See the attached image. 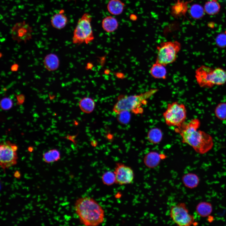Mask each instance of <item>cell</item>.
Masks as SVG:
<instances>
[{"mask_svg":"<svg viewBox=\"0 0 226 226\" xmlns=\"http://www.w3.org/2000/svg\"><path fill=\"white\" fill-rule=\"evenodd\" d=\"M12 100L9 98L5 97L3 98L0 102L1 108L4 110H8L13 106Z\"/></svg>","mask_w":226,"mask_h":226,"instance_id":"cell-30","label":"cell"},{"mask_svg":"<svg viewBox=\"0 0 226 226\" xmlns=\"http://www.w3.org/2000/svg\"><path fill=\"white\" fill-rule=\"evenodd\" d=\"M19 65L18 64L15 63L13 64L10 67V70L13 72H17L19 68Z\"/></svg>","mask_w":226,"mask_h":226,"instance_id":"cell-32","label":"cell"},{"mask_svg":"<svg viewBox=\"0 0 226 226\" xmlns=\"http://www.w3.org/2000/svg\"><path fill=\"white\" fill-rule=\"evenodd\" d=\"M32 28L25 21L17 23L13 26L10 31L12 39L18 43L22 41L26 43L32 39Z\"/></svg>","mask_w":226,"mask_h":226,"instance_id":"cell-9","label":"cell"},{"mask_svg":"<svg viewBox=\"0 0 226 226\" xmlns=\"http://www.w3.org/2000/svg\"><path fill=\"white\" fill-rule=\"evenodd\" d=\"M163 116L168 126L179 127L185 122L187 117L186 109L184 104L174 102L168 104Z\"/></svg>","mask_w":226,"mask_h":226,"instance_id":"cell-5","label":"cell"},{"mask_svg":"<svg viewBox=\"0 0 226 226\" xmlns=\"http://www.w3.org/2000/svg\"><path fill=\"white\" fill-rule=\"evenodd\" d=\"M166 66L155 62L150 68L149 73L154 78L165 79L167 78V71Z\"/></svg>","mask_w":226,"mask_h":226,"instance_id":"cell-13","label":"cell"},{"mask_svg":"<svg viewBox=\"0 0 226 226\" xmlns=\"http://www.w3.org/2000/svg\"><path fill=\"white\" fill-rule=\"evenodd\" d=\"M16 97L18 102L19 103H23L24 100V96L23 94L16 95Z\"/></svg>","mask_w":226,"mask_h":226,"instance_id":"cell-31","label":"cell"},{"mask_svg":"<svg viewBox=\"0 0 226 226\" xmlns=\"http://www.w3.org/2000/svg\"><path fill=\"white\" fill-rule=\"evenodd\" d=\"M200 125L199 120L194 119L175 127L174 131L180 136L183 143L191 147L196 152L204 154L212 149L213 141L210 135L198 130Z\"/></svg>","mask_w":226,"mask_h":226,"instance_id":"cell-1","label":"cell"},{"mask_svg":"<svg viewBox=\"0 0 226 226\" xmlns=\"http://www.w3.org/2000/svg\"><path fill=\"white\" fill-rule=\"evenodd\" d=\"M101 26L105 31L107 33H112L117 29L119 23L116 18L111 16H108L103 19Z\"/></svg>","mask_w":226,"mask_h":226,"instance_id":"cell-14","label":"cell"},{"mask_svg":"<svg viewBox=\"0 0 226 226\" xmlns=\"http://www.w3.org/2000/svg\"><path fill=\"white\" fill-rule=\"evenodd\" d=\"M130 112L127 111H122L117 114L118 121L122 124L128 123L130 119Z\"/></svg>","mask_w":226,"mask_h":226,"instance_id":"cell-28","label":"cell"},{"mask_svg":"<svg viewBox=\"0 0 226 226\" xmlns=\"http://www.w3.org/2000/svg\"><path fill=\"white\" fill-rule=\"evenodd\" d=\"M20 176V174L18 171H16L14 174V176L17 178H19Z\"/></svg>","mask_w":226,"mask_h":226,"instance_id":"cell-33","label":"cell"},{"mask_svg":"<svg viewBox=\"0 0 226 226\" xmlns=\"http://www.w3.org/2000/svg\"><path fill=\"white\" fill-rule=\"evenodd\" d=\"M163 155L156 152H151L145 156L144 163L148 167L154 168L159 164Z\"/></svg>","mask_w":226,"mask_h":226,"instance_id":"cell-17","label":"cell"},{"mask_svg":"<svg viewBox=\"0 0 226 226\" xmlns=\"http://www.w3.org/2000/svg\"><path fill=\"white\" fill-rule=\"evenodd\" d=\"M213 84L214 85H221L226 83V70L220 67L214 69Z\"/></svg>","mask_w":226,"mask_h":226,"instance_id":"cell-20","label":"cell"},{"mask_svg":"<svg viewBox=\"0 0 226 226\" xmlns=\"http://www.w3.org/2000/svg\"><path fill=\"white\" fill-rule=\"evenodd\" d=\"M181 48V45L177 41L161 42L157 47L155 62L166 66L174 62Z\"/></svg>","mask_w":226,"mask_h":226,"instance_id":"cell-6","label":"cell"},{"mask_svg":"<svg viewBox=\"0 0 226 226\" xmlns=\"http://www.w3.org/2000/svg\"><path fill=\"white\" fill-rule=\"evenodd\" d=\"M116 183L125 185L131 183L134 178L133 170L130 167L121 163L116 164L114 171Z\"/></svg>","mask_w":226,"mask_h":226,"instance_id":"cell-10","label":"cell"},{"mask_svg":"<svg viewBox=\"0 0 226 226\" xmlns=\"http://www.w3.org/2000/svg\"><path fill=\"white\" fill-rule=\"evenodd\" d=\"M74 208L81 223L85 226L99 225L104 221V209L93 198L88 196L78 198Z\"/></svg>","mask_w":226,"mask_h":226,"instance_id":"cell-2","label":"cell"},{"mask_svg":"<svg viewBox=\"0 0 226 226\" xmlns=\"http://www.w3.org/2000/svg\"><path fill=\"white\" fill-rule=\"evenodd\" d=\"M170 215L173 221L179 226H189L194 222L193 217L189 213L184 203H178L172 206L170 210Z\"/></svg>","mask_w":226,"mask_h":226,"instance_id":"cell-8","label":"cell"},{"mask_svg":"<svg viewBox=\"0 0 226 226\" xmlns=\"http://www.w3.org/2000/svg\"><path fill=\"white\" fill-rule=\"evenodd\" d=\"M158 91L157 89H150L137 94L119 95L113 111L116 114L122 111H127L135 115L142 114L143 106L147 104L148 100Z\"/></svg>","mask_w":226,"mask_h":226,"instance_id":"cell-3","label":"cell"},{"mask_svg":"<svg viewBox=\"0 0 226 226\" xmlns=\"http://www.w3.org/2000/svg\"><path fill=\"white\" fill-rule=\"evenodd\" d=\"M215 42L216 45L221 48L226 47V33H221L217 36Z\"/></svg>","mask_w":226,"mask_h":226,"instance_id":"cell-29","label":"cell"},{"mask_svg":"<svg viewBox=\"0 0 226 226\" xmlns=\"http://www.w3.org/2000/svg\"><path fill=\"white\" fill-rule=\"evenodd\" d=\"M125 4L120 0H110L107 5L108 11L111 14L118 15L121 14Z\"/></svg>","mask_w":226,"mask_h":226,"instance_id":"cell-15","label":"cell"},{"mask_svg":"<svg viewBox=\"0 0 226 226\" xmlns=\"http://www.w3.org/2000/svg\"><path fill=\"white\" fill-rule=\"evenodd\" d=\"M220 8V5L217 1L211 0L205 3L204 9L207 14L213 15L218 13Z\"/></svg>","mask_w":226,"mask_h":226,"instance_id":"cell-22","label":"cell"},{"mask_svg":"<svg viewBox=\"0 0 226 226\" xmlns=\"http://www.w3.org/2000/svg\"><path fill=\"white\" fill-rule=\"evenodd\" d=\"M102 180L104 184L107 186H110L116 183V179L114 172L107 171L102 175Z\"/></svg>","mask_w":226,"mask_h":226,"instance_id":"cell-27","label":"cell"},{"mask_svg":"<svg viewBox=\"0 0 226 226\" xmlns=\"http://www.w3.org/2000/svg\"><path fill=\"white\" fill-rule=\"evenodd\" d=\"M17 146L9 141L1 143L0 145V164L4 170L16 165L18 156Z\"/></svg>","mask_w":226,"mask_h":226,"instance_id":"cell-7","label":"cell"},{"mask_svg":"<svg viewBox=\"0 0 226 226\" xmlns=\"http://www.w3.org/2000/svg\"><path fill=\"white\" fill-rule=\"evenodd\" d=\"M189 12L192 17L196 19H198L203 17L205 11L204 9L201 5L195 4L191 7Z\"/></svg>","mask_w":226,"mask_h":226,"instance_id":"cell-25","label":"cell"},{"mask_svg":"<svg viewBox=\"0 0 226 226\" xmlns=\"http://www.w3.org/2000/svg\"><path fill=\"white\" fill-rule=\"evenodd\" d=\"M182 180L184 184L190 188L195 187L198 184V178L195 175L189 173L184 175Z\"/></svg>","mask_w":226,"mask_h":226,"instance_id":"cell-23","label":"cell"},{"mask_svg":"<svg viewBox=\"0 0 226 226\" xmlns=\"http://www.w3.org/2000/svg\"><path fill=\"white\" fill-rule=\"evenodd\" d=\"M215 113L219 119L222 120L226 119V103L219 104L215 108Z\"/></svg>","mask_w":226,"mask_h":226,"instance_id":"cell-26","label":"cell"},{"mask_svg":"<svg viewBox=\"0 0 226 226\" xmlns=\"http://www.w3.org/2000/svg\"><path fill=\"white\" fill-rule=\"evenodd\" d=\"M43 63L46 68L49 71L57 70L59 67L60 61L56 55L53 53L47 54L45 57Z\"/></svg>","mask_w":226,"mask_h":226,"instance_id":"cell-12","label":"cell"},{"mask_svg":"<svg viewBox=\"0 0 226 226\" xmlns=\"http://www.w3.org/2000/svg\"><path fill=\"white\" fill-rule=\"evenodd\" d=\"M92 17L89 14H83L78 19L73 32L72 42L74 44H88L94 39L91 25Z\"/></svg>","mask_w":226,"mask_h":226,"instance_id":"cell-4","label":"cell"},{"mask_svg":"<svg viewBox=\"0 0 226 226\" xmlns=\"http://www.w3.org/2000/svg\"><path fill=\"white\" fill-rule=\"evenodd\" d=\"M61 158L60 153L56 149H51L43 154V160L47 163L56 162Z\"/></svg>","mask_w":226,"mask_h":226,"instance_id":"cell-21","label":"cell"},{"mask_svg":"<svg viewBox=\"0 0 226 226\" xmlns=\"http://www.w3.org/2000/svg\"><path fill=\"white\" fill-rule=\"evenodd\" d=\"M212 0L217 1V0Z\"/></svg>","mask_w":226,"mask_h":226,"instance_id":"cell-34","label":"cell"},{"mask_svg":"<svg viewBox=\"0 0 226 226\" xmlns=\"http://www.w3.org/2000/svg\"><path fill=\"white\" fill-rule=\"evenodd\" d=\"M79 106L82 111L86 113H90L94 110L95 106L94 100L91 98L84 97L79 102Z\"/></svg>","mask_w":226,"mask_h":226,"instance_id":"cell-18","label":"cell"},{"mask_svg":"<svg viewBox=\"0 0 226 226\" xmlns=\"http://www.w3.org/2000/svg\"><path fill=\"white\" fill-rule=\"evenodd\" d=\"M213 69L211 67L202 65L196 70V79L200 87L209 88L214 86L213 83Z\"/></svg>","mask_w":226,"mask_h":226,"instance_id":"cell-11","label":"cell"},{"mask_svg":"<svg viewBox=\"0 0 226 226\" xmlns=\"http://www.w3.org/2000/svg\"><path fill=\"white\" fill-rule=\"evenodd\" d=\"M67 22L68 19L67 16L60 12L54 14L51 19V25L54 28L58 30L64 28Z\"/></svg>","mask_w":226,"mask_h":226,"instance_id":"cell-16","label":"cell"},{"mask_svg":"<svg viewBox=\"0 0 226 226\" xmlns=\"http://www.w3.org/2000/svg\"><path fill=\"white\" fill-rule=\"evenodd\" d=\"M196 211L198 214L203 217L209 215L212 211V207L211 204L207 202H203L199 203L196 207Z\"/></svg>","mask_w":226,"mask_h":226,"instance_id":"cell-24","label":"cell"},{"mask_svg":"<svg viewBox=\"0 0 226 226\" xmlns=\"http://www.w3.org/2000/svg\"><path fill=\"white\" fill-rule=\"evenodd\" d=\"M163 133L161 130L158 128L150 129L148 132L147 138L148 141L153 144H157L162 140Z\"/></svg>","mask_w":226,"mask_h":226,"instance_id":"cell-19","label":"cell"}]
</instances>
